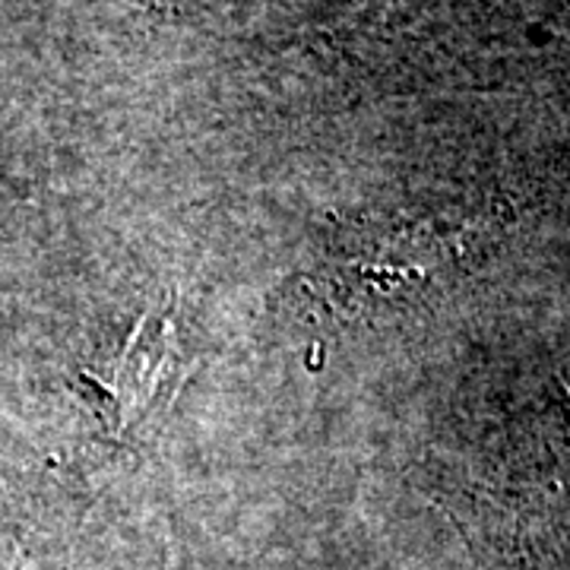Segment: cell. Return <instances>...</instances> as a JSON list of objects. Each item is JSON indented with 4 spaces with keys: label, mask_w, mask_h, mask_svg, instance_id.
<instances>
[{
    "label": "cell",
    "mask_w": 570,
    "mask_h": 570,
    "mask_svg": "<svg viewBox=\"0 0 570 570\" xmlns=\"http://www.w3.org/2000/svg\"><path fill=\"white\" fill-rule=\"evenodd\" d=\"M178 365L181 358L175 324L159 314H146L102 377V390L115 409L121 434L127 428L140 425L146 415H153L159 400L175 387L181 371Z\"/></svg>",
    "instance_id": "cell-1"
}]
</instances>
